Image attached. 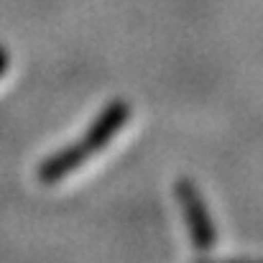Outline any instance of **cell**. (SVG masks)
<instances>
[{
  "label": "cell",
  "instance_id": "7a4b0ae2",
  "mask_svg": "<svg viewBox=\"0 0 263 263\" xmlns=\"http://www.w3.org/2000/svg\"><path fill=\"white\" fill-rule=\"evenodd\" d=\"M176 197L186 212V222H189V233L194 240L197 251H210L215 246V225L210 220V212L204 207V199L199 197L197 186L189 179H179L176 181Z\"/></svg>",
  "mask_w": 263,
  "mask_h": 263
},
{
  "label": "cell",
  "instance_id": "6da1fadb",
  "mask_svg": "<svg viewBox=\"0 0 263 263\" xmlns=\"http://www.w3.org/2000/svg\"><path fill=\"white\" fill-rule=\"evenodd\" d=\"M128 115H130L128 102H120V100L112 102L105 112H100V118L92 123V128H89L87 136H85L80 143H74V146H69V148L54 154V156L39 169V179H41L44 184H57V181H62L67 174H72L77 166H82V164L87 161L92 154L102 151V148L110 143V138L128 123Z\"/></svg>",
  "mask_w": 263,
  "mask_h": 263
},
{
  "label": "cell",
  "instance_id": "3957f363",
  "mask_svg": "<svg viewBox=\"0 0 263 263\" xmlns=\"http://www.w3.org/2000/svg\"><path fill=\"white\" fill-rule=\"evenodd\" d=\"M5 67H8V54H5V51L0 49V74L5 72Z\"/></svg>",
  "mask_w": 263,
  "mask_h": 263
}]
</instances>
